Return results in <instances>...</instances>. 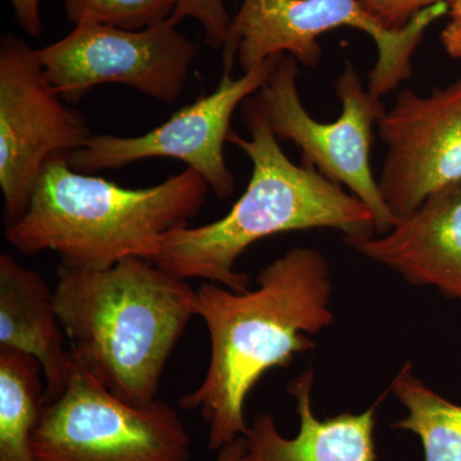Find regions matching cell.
<instances>
[{
  "label": "cell",
  "instance_id": "cell-18",
  "mask_svg": "<svg viewBox=\"0 0 461 461\" xmlns=\"http://www.w3.org/2000/svg\"><path fill=\"white\" fill-rule=\"evenodd\" d=\"M187 17L198 21L204 29L208 47L222 50L232 21L223 0H178L177 8L171 17L172 23L180 25Z\"/></svg>",
  "mask_w": 461,
  "mask_h": 461
},
{
  "label": "cell",
  "instance_id": "cell-20",
  "mask_svg": "<svg viewBox=\"0 0 461 461\" xmlns=\"http://www.w3.org/2000/svg\"><path fill=\"white\" fill-rule=\"evenodd\" d=\"M18 26L33 38L41 33V0H9Z\"/></svg>",
  "mask_w": 461,
  "mask_h": 461
},
{
  "label": "cell",
  "instance_id": "cell-12",
  "mask_svg": "<svg viewBox=\"0 0 461 461\" xmlns=\"http://www.w3.org/2000/svg\"><path fill=\"white\" fill-rule=\"evenodd\" d=\"M345 242L409 284L461 302V178L433 191L387 233Z\"/></svg>",
  "mask_w": 461,
  "mask_h": 461
},
{
  "label": "cell",
  "instance_id": "cell-8",
  "mask_svg": "<svg viewBox=\"0 0 461 461\" xmlns=\"http://www.w3.org/2000/svg\"><path fill=\"white\" fill-rule=\"evenodd\" d=\"M83 115L50 83L38 50L16 36L0 42V189L5 226L23 217L50 157L72 153L91 138Z\"/></svg>",
  "mask_w": 461,
  "mask_h": 461
},
{
  "label": "cell",
  "instance_id": "cell-6",
  "mask_svg": "<svg viewBox=\"0 0 461 461\" xmlns=\"http://www.w3.org/2000/svg\"><path fill=\"white\" fill-rule=\"evenodd\" d=\"M32 447L38 461H187L191 437L166 402L131 405L74 363L65 393L45 403Z\"/></svg>",
  "mask_w": 461,
  "mask_h": 461
},
{
  "label": "cell",
  "instance_id": "cell-9",
  "mask_svg": "<svg viewBox=\"0 0 461 461\" xmlns=\"http://www.w3.org/2000/svg\"><path fill=\"white\" fill-rule=\"evenodd\" d=\"M171 18L141 32L105 25L75 26L68 35L38 50L48 80L67 103L93 87L121 84L159 102H177L196 56V45Z\"/></svg>",
  "mask_w": 461,
  "mask_h": 461
},
{
  "label": "cell",
  "instance_id": "cell-5",
  "mask_svg": "<svg viewBox=\"0 0 461 461\" xmlns=\"http://www.w3.org/2000/svg\"><path fill=\"white\" fill-rule=\"evenodd\" d=\"M447 14V3H438L423 9L403 29L391 32L359 0H244L222 48L223 74H230L235 60L248 72L282 54L306 67L317 66L321 35L351 27L368 33L377 47L368 89L382 99L411 77L412 56L424 33Z\"/></svg>",
  "mask_w": 461,
  "mask_h": 461
},
{
  "label": "cell",
  "instance_id": "cell-2",
  "mask_svg": "<svg viewBox=\"0 0 461 461\" xmlns=\"http://www.w3.org/2000/svg\"><path fill=\"white\" fill-rule=\"evenodd\" d=\"M57 277L54 306L76 366L123 402H156L166 364L196 315V291L142 258L105 269L62 263Z\"/></svg>",
  "mask_w": 461,
  "mask_h": 461
},
{
  "label": "cell",
  "instance_id": "cell-17",
  "mask_svg": "<svg viewBox=\"0 0 461 461\" xmlns=\"http://www.w3.org/2000/svg\"><path fill=\"white\" fill-rule=\"evenodd\" d=\"M178 0H66V16L75 26L105 25L141 32L166 23Z\"/></svg>",
  "mask_w": 461,
  "mask_h": 461
},
{
  "label": "cell",
  "instance_id": "cell-7",
  "mask_svg": "<svg viewBox=\"0 0 461 461\" xmlns=\"http://www.w3.org/2000/svg\"><path fill=\"white\" fill-rule=\"evenodd\" d=\"M297 65L295 58L282 54L257 95L273 133L278 141H291L300 149L302 165L348 187L372 212L375 233H387L396 220L371 168L373 129L386 109L381 99L366 90L357 69L348 63L335 83L341 114L333 122H321L300 100Z\"/></svg>",
  "mask_w": 461,
  "mask_h": 461
},
{
  "label": "cell",
  "instance_id": "cell-16",
  "mask_svg": "<svg viewBox=\"0 0 461 461\" xmlns=\"http://www.w3.org/2000/svg\"><path fill=\"white\" fill-rule=\"evenodd\" d=\"M390 390L408 411L393 429L420 437L424 461H461V405L415 377L411 363L397 373Z\"/></svg>",
  "mask_w": 461,
  "mask_h": 461
},
{
  "label": "cell",
  "instance_id": "cell-14",
  "mask_svg": "<svg viewBox=\"0 0 461 461\" xmlns=\"http://www.w3.org/2000/svg\"><path fill=\"white\" fill-rule=\"evenodd\" d=\"M54 306V291L41 273L9 254L0 256V348L38 359L45 379V403L65 393L74 362Z\"/></svg>",
  "mask_w": 461,
  "mask_h": 461
},
{
  "label": "cell",
  "instance_id": "cell-11",
  "mask_svg": "<svg viewBox=\"0 0 461 461\" xmlns=\"http://www.w3.org/2000/svg\"><path fill=\"white\" fill-rule=\"evenodd\" d=\"M377 129L386 147L378 186L397 222L461 178V78L429 96L402 90Z\"/></svg>",
  "mask_w": 461,
  "mask_h": 461
},
{
  "label": "cell",
  "instance_id": "cell-23",
  "mask_svg": "<svg viewBox=\"0 0 461 461\" xmlns=\"http://www.w3.org/2000/svg\"><path fill=\"white\" fill-rule=\"evenodd\" d=\"M448 14L451 17V23L448 25L461 30V0L448 2Z\"/></svg>",
  "mask_w": 461,
  "mask_h": 461
},
{
  "label": "cell",
  "instance_id": "cell-22",
  "mask_svg": "<svg viewBox=\"0 0 461 461\" xmlns=\"http://www.w3.org/2000/svg\"><path fill=\"white\" fill-rule=\"evenodd\" d=\"M245 450H247V441L245 437H239L235 441L230 444L224 445L221 447L220 453H218L217 459L215 461H242L244 457Z\"/></svg>",
  "mask_w": 461,
  "mask_h": 461
},
{
  "label": "cell",
  "instance_id": "cell-19",
  "mask_svg": "<svg viewBox=\"0 0 461 461\" xmlns=\"http://www.w3.org/2000/svg\"><path fill=\"white\" fill-rule=\"evenodd\" d=\"M364 8L381 23L384 29L396 32L408 25L423 9L450 0H359Z\"/></svg>",
  "mask_w": 461,
  "mask_h": 461
},
{
  "label": "cell",
  "instance_id": "cell-4",
  "mask_svg": "<svg viewBox=\"0 0 461 461\" xmlns=\"http://www.w3.org/2000/svg\"><path fill=\"white\" fill-rule=\"evenodd\" d=\"M69 153L50 157L26 213L5 227V239L25 256L57 251L63 263L105 269L129 258L153 260L172 230L189 226L209 185L194 169L154 186L126 189L75 171Z\"/></svg>",
  "mask_w": 461,
  "mask_h": 461
},
{
  "label": "cell",
  "instance_id": "cell-15",
  "mask_svg": "<svg viewBox=\"0 0 461 461\" xmlns=\"http://www.w3.org/2000/svg\"><path fill=\"white\" fill-rule=\"evenodd\" d=\"M41 372L32 355L0 348V461H38L32 438L45 406Z\"/></svg>",
  "mask_w": 461,
  "mask_h": 461
},
{
  "label": "cell",
  "instance_id": "cell-13",
  "mask_svg": "<svg viewBox=\"0 0 461 461\" xmlns=\"http://www.w3.org/2000/svg\"><path fill=\"white\" fill-rule=\"evenodd\" d=\"M313 369L288 384L300 418L296 437L281 435L271 415L259 414L249 427L242 461H377L375 426L377 405L360 414L344 412L329 420L315 417L312 405Z\"/></svg>",
  "mask_w": 461,
  "mask_h": 461
},
{
  "label": "cell",
  "instance_id": "cell-3",
  "mask_svg": "<svg viewBox=\"0 0 461 461\" xmlns=\"http://www.w3.org/2000/svg\"><path fill=\"white\" fill-rule=\"evenodd\" d=\"M242 118L250 139L230 131L227 142L253 165L247 190L221 220L169 232L151 262L182 280L204 278L245 293L250 278L236 262L259 240L315 229L338 230L344 240L377 235L368 206L313 167L288 159L258 96L242 103Z\"/></svg>",
  "mask_w": 461,
  "mask_h": 461
},
{
  "label": "cell",
  "instance_id": "cell-10",
  "mask_svg": "<svg viewBox=\"0 0 461 461\" xmlns=\"http://www.w3.org/2000/svg\"><path fill=\"white\" fill-rule=\"evenodd\" d=\"M280 57L268 58L239 78L223 74L213 93L180 109L144 135L91 136L84 147L69 153V165L75 171L93 173L122 168L148 158H173L203 176L218 198H229L236 185L224 159V142L232 131L230 120L240 104L259 93Z\"/></svg>",
  "mask_w": 461,
  "mask_h": 461
},
{
  "label": "cell",
  "instance_id": "cell-1",
  "mask_svg": "<svg viewBox=\"0 0 461 461\" xmlns=\"http://www.w3.org/2000/svg\"><path fill=\"white\" fill-rule=\"evenodd\" d=\"M258 287L235 293L222 285L196 291V315L205 321L211 359L202 384L182 396L181 408L199 411L208 447L247 435L245 402L260 378L313 350L312 335L333 323L330 266L311 248H294L269 263Z\"/></svg>",
  "mask_w": 461,
  "mask_h": 461
},
{
  "label": "cell",
  "instance_id": "cell-21",
  "mask_svg": "<svg viewBox=\"0 0 461 461\" xmlns=\"http://www.w3.org/2000/svg\"><path fill=\"white\" fill-rule=\"evenodd\" d=\"M441 42L446 53L453 58L461 59V30L447 25L441 33Z\"/></svg>",
  "mask_w": 461,
  "mask_h": 461
}]
</instances>
